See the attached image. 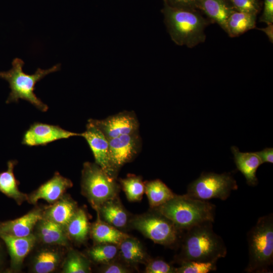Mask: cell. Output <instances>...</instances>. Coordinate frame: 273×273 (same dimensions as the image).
I'll return each instance as SVG.
<instances>
[{"instance_id":"obj_17","label":"cell","mask_w":273,"mask_h":273,"mask_svg":"<svg viewBox=\"0 0 273 273\" xmlns=\"http://www.w3.org/2000/svg\"><path fill=\"white\" fill-rule=\"evenodd\" d=\"M0 238L7 245L12 266L18 268L34 246L36 238L33 234L22 237L1 235Z\"/></svg>"},{"instance_id":"obj_8","label":"cell","mask_w":273,"mask_h":273,"mask_svg":"<svg viewBox=\"0 0 273 273\" xmlns=\"http://www.w3.org/2000/svg\"><path fill=\"white\" fill-rule=\"evenodd\" d=\"M238 188L237 181L231 172L218 174L203 172L188 185L186 194L205 201L212 199L225 200L232 191Z\"/></svg>"},{"instance_id":"obj_1","label":"cell","mask_w":273,"mask_h":273,"mask_svg":"<svg viewBox=\"0 0 273 273\" xmlns=\"http://www.w3.org/2000/svg\"><path fill=\"white\" fill-rule=\"evenodd\" d=\"M213 222L206 221L194 226L184 236L175 261H217L225 257L227 249L222 239L213 230Z\"/></svg>"},{"instance_id":"obj_27","label":"cell","mask_w":273,"mask_h":273,"mask_svg":"<svg viewBox=\"0 0 273 273\" xmlns=\"http://www.w3.org/2000/svg\"><path fill=\"white\" fill-rule=\"evenodd\" d=\"M60 261V255L57 251L44 250L39 252L35 256L33 270L36 273H49L54 271Z\"/></svg>"},{"instance_id":"obj_23","label":"cell","mask_w":273,"mask_h":273,"mask_svg":"<svg viewBox=\"0 0 273 273\" xmlns=\"http://www.w3.org/2000/svg\"><path fill=\"white\" fill-rule=\"evenodd\" d=\"M17 163L16 160L9 161L7 170L0 172V192L20 204L27 200L28 196L18 189V181L14 173V167Z\"/></svg>"},{"instance_id":"obj_9","label":"cell","mask_w":273,"mask_h":273,"mask_svg":"<svg viewBox=\"0 0 273 273\" xmlns=\"http://www.w3.org/2000/svg\"><path fill=\"white\" fill-rule=\"evenodd\" d=\"M108 143L110 162L117 173L121 167L136 157L142 146L139 131L110 139Z\"/></svg>"},{"instance_id":"obj_24","label":"cell","mask_w":273,"mask_h":273,"mask_svg":"<svg viewBox=\"0 0 273 273\" xmlns=\"http://www.w3.org/2000/svg\"><path fill=\"white\" fill-rule=\"evenodd\" d=\"M256 15L234 11L229 17L225 32L231 37L238 36L255 28Z\"/></svg>"},{"instance_id":"obj_10","label":"cell","mask_w":273,"mask_h":273,"mask_svg":"<svg viewBox=\"0 0 273 273\" xmlns=\"http://www.w3.org/2000/svg\"><path fill=\"white\" fill-rule=\"evenodd\" d=\"M88 121L99 129L108 140L139 131V123L132 111H125L104 119H90Z\"/></svg>"},{"instance_id":"obj_28","label":"cell","mask_w":273,"mask_h":273,"mask_svg":"<svg viewBox=\"0 0 273 273\" xmlns=\"http://www.w3.org/2000/svg\"><path fill=\"white\" fill-rule=\"evenodd\" d=\"M121 187L130 202L141 201L145 193V182L140 176L128 174L119 180Z\"/></svg>"},{"instance_id":"obj_36","label":"cell","mask_w":273,"mask_h":273,"mask_svg":"<svg viewBox=\"0 0 273 273\" xmlns=\"http://www.w3.org/2000/svg\"><path fill=\"white\" fill-rule=\"evenodd\" d=\"M263 10L260 21L267 24L273 23V0H264Z\"/></svg>"},{"instance_id":"obj_2","label":"cell","mask_w":273,"mask_h":273,"mask_svg":"<svg viewBox=\"0 0 273 273\" xmlns=\"http://www.w3.org/2000/svg\"><path fill=\"white\" fill-rule=\"evenodd\" d=\"M163 3L164 23L175 44L192 48L205 41L208 21L196 10L176 8Z\"/></svg>"},{"instance_id":"obj_14","label":"cell","mask_w":273,"mask_h":273,"mask_svg":"<svg viewBox=\"0 0 273 273\" xmlns=\"http://www.w3.org/2000/svg\"><path fill=\"white\" fill-rule=\"evenodd\" d=\"M40 209L32 210L24 215L14 220L0 223V236L8 235L22 237L31 234V232L42 218Z\"/></svg>"},{"instance_id":"obj_5","label":"cell","mask_w":273,"mask_h":273,"mask_svg":"<svg viewBox=\"0 0 273 273\" xmlns=\"http://www.w3.org/2000/svg\"><path fill=\"white\" fill-rule=\"evenodd\" d=\"M249 261L245 271L248 273L271 272L273 264V215L259 217L247 233Z\"/></svg>"},{"instance_id":"obj_38","label":"cell","mask_w":273,"mask_h":273,"mask_svg":"<svg viewBox=\"0 0 273 273\" xmlns=\"http://www.w3.org/2000/svg\"><path fill=\"white\" fill-rule=\"evenodd\" d=\"M258 30L263 31L268 38L269 41L273 42V25L272 24H267L266 27L261 28H258Z\"/></svg>"},{"instance_id":"obj_7","label":"cell","mask_w":273,"mask_h":273,"mask_svg":"<svg viewBox=\"0 0 273 273\" xmlns=\"http://www.w3.org/2000/svg\"><path fill=\"white\" fill-rule=\"evenodd\" d=\"M152 211L131 217L129 225L155 243L173 246L178 241L181 231L158 211Z\"/></svg>"},{"instance_id":"obj_29","label":"cell","mask_w":273,"mask_h":273,"mask_svg":"<svg viewBox=\"0 0 273 273\" xmlns=\"http://www.w3.org/2000/svg\"><path fill=\"white\" fill-rule=\"evenodd\" d=\"M90 258L98 263L105 264L118 256V246L113 244L97 243L88 251Z\"/></svg>"},{"instance_id":"obj_25","label":"cell","mask_w":273,"mask_h":273,"mask_svg":"<svg viewBox=\"0 0 273 273\" xmlns=\"http://www.w3.org/2000/svg\"><path fill=\"white\" fill-rule=\"evenodd\" d=\"M145 193L151 208H156L165 204L176 195L159 179L145 182Z\"/></svg>"},{"instance_id":"obj_32","label":"cell","mask_w":273,"mask_h":273,"mask_svg":"<svg viewBox=\"0 0 273 273\" xmlns=\"http://www.w3.org/2000/svg\"><path fill=\"white\" fill-rule=\"evenodd\" d=\"M236 11L257 15L260 10L259 0H228Z\"/></svg>"},{"instance_id":"obj_4","label":"cell","mask_w":273,"mask_h":273,"mask_svg":"<svg viewBox=\"0 0 273 273\" xmlns=\"http://www.w3.org/2000/svg\"><path fill=\"white\" fill-rule=\"evenodd\" d=\"M24 62L20 58H15L12 62V68L7 71H0V78L9 84L11 92L6 103H17L23 100L30 103L36 108L45 112L49 107L34 93L35 85L47 75L58 71L61 64H57L50 68L42 69L38 68L34 73L28 74L24 72Z\"/></svg>"},{"instance_id":"obj_15","label":"cell","mask_w":273,"mask_h":273,"mask_svg":"<svg viewBox=\"0 0 273 273\" xmlns=\"http://www.w3.org/2000/svg\"><path fill=\"white\" fill-rule=\"evenodd\" d=\"M96 211L103 221L119 230L129 225L131 218L118 197L105 202Z\"/></svg>"},{"instance_id":"obj_33","label":"cell","mask_w":273,"mask_h":273,"mask_svg":"<svg viewBox=\"0 0 273 273\" xmlns=\"http://www.w3.org/2000/svg\"><path fill=\"white\" fill-rule=\"evenodd\" d=\"M146 273H175V267L161 259H150L146 263Z\"/></svg>"},{"instance_id":"obj_12","label":"cell","mask_w":273,"mask_h":273,"mask_svg":"<svg viewBox=\"0 0 273 273\" xmlns=\"http://www.w3.org/2000/svg\"><path fill=\"white\" fill-rule=\"evenodd\" d=\"M88 143L95 158V163L110 176L115 178L117 173L113 169L109 158L108 140L95 125L87 122L86 130L81 133Z\"/></svg>"},{"instance_id":"obj_22","label":"cell","mask_w":273,"mask_h":273,"mask_svg":"<svg viewBox=\"0 0 273 273\" xmlns=\"http://www.w3.org/2000/svg\"><path fill=\"white\" fill-rule=\"evenodd\" d=\"M118 255L127 264L147 263L148 255L141 242L129 236L118 245Z\"/></svg>"},{"instance_id":"obj_31","label":"cell","mask_w":273,"mask_h":273,"mask_svg":"<svg viewBox=\"0 0 273 273\" xmlns=\"http://www.w3.org/2000/svg\"><path fill=\"white\" fill-rule=\"evenodd\" d=\"M217 261H187L175 267V273H208L216 270Z\"/></svg>"},{"instance_id":"obj_3","label":"cell","mask_w":273,"mask_h":273,"mask_svg":"<svg viewBox=\"0 0 273 273\" xmlns=\"http://www.w3.org/2000/svg\"><path fill=\"white\" fill-rule=\"evenodd\" d=\"M215 205L187 194L175 196L154 209L170 219L180 231L206 222H214Z\"/></svg>"},{"instance_id":"obj_26","label":"cell","mask_w":273,"mask_h":273,"mask_svg":"<svg viewBox=\"0 0 273 273\" xmlns=\"http://www.w3.org/2000/svg\"><path fill=\"white\" fill-rule=\"evenodd\" d=\"M65 229L68 237L74 241L78 243L85 241L90 232V227L85 211L78 208Z\"/></svg>"},{"instance_id":"obj_35","label":"cell","mask_w":273,"mask_h":273,"mask_svg":"<svg viewBox=\"0 0 273 273\" xmlns=\"http://www.w3.org/2000/svg\"><path fill=\"white\" fill-rule=\"evenodd\" d=\"M169 6L179 9L196 10L198 0H163Z\"/></svg>"},{"instance_id":"obj_19","label":"cell","mask_w":273,"mask_h":273,"mask_svg":"<svg viewBox=\"0 0 273 273\" xmlns=\"http://www.w3.org/2000/svg\"><path fill=\"white\" fill-rule=\"evenodd\" d=\"M77 209L74 201L63 196L42 212V217L65 228Z\"/></svg>"},{"instance_id":"obj_20","label":"cell","mask_w":273,"mask_h":273,"mask_svg":"<svg viewBox=\"0 0 273 273\" xmlns=\"http://www.w3.org/2000/svg\"><path fill=\"white\" fill-rule=\"evenodd\" d=\"M36 225L37 235L43 243L62 246L68 244V237L64 226L43 217Z\"/></svg>"},{"instance_id":"obj_6","label":"cell","mask_w":273,"mask_h":273,"mask_svg":"<svg viewBox=\"0 0 273 273\" xmlns=\"http://www.w3.org/2000/svg\"><path fill=\"white\" fill-rule=\"evenodd\" d=\"M81 191L97 210L106 201L118 197L119 186L96 163L86 162L82 170Z\"/></svg>"},{"instance_id":"obj_34","label":"cell","mask_w":273,"mask_h":273,"mask_svg":"<svg viewBox=\"0 0 273 273\" xmlns=\"http://www.w3.org/2000/svg\"><path fill=\"white\" fill-rule=\"evenodd\" d=\"M100 272L104 273H129L132 272L128 264L116 262L115 260L103 264Z\"/></svg>"},{"instance_id":"obj_11","label":"cell","mask_w":273,"mask_h":273,"mask_svg":"<svg viewBox=\"0 0 273 273\" xmlns=\"http://www.w3.org/2000/svg\"><path fill=\"white\" fill-rule=\"evenodd\" d=\"M74 136H81V133L65 130L58 125L34 122L25 132L22 143L27 146H46L61 139Z\"/></svg>"},{"instance_id":"obj_13","label":"cell","mask_w":273,"mask_h":273,"mask_svg":"<svg viewBox=\"0 0 273 273\" xmlns=\"http://www.w3.org/2000/svg\"><path fill=\"white\" fill-rule=\"evenodd\" d=\"M72 186V183L69 179L56 172L51 179L28 196L27 200L32 204L36 203L39 199L53 204L62 198L65 192Z\"/></svg>"},{"instance_id":"obj_18","label":"cell","mask_w":273,"mask_h":273,"mask_svg":"<svg viewBox=\"0 0 273 273\" xmlns=\"http://www.w3.org/2000/svg\"><path fill=\"white\" fill-rule=\"evenodd\" d=\"M197 9L225 31L228 19L235 11L228 0H198Z\"/></svg>"},{"instance_id":"obj_30","label":"cell","mask_w":273,"mask_h":273,"mask_svg":"<svg viewBox=\"0 0 273 273\" xmlns=\"http://www.w3.org/2000/svg\"><path fill=\"white\" fill-rule=\"evenodd\" d=\"M90 271V262L83 254L76 250H70L64 261L63 272L65 273H87Z\"/></svg>"},{"instance_id":"obj_37","label":"cell","mask_w":273,"mask_h":273,"mask_svg":"<svg viewBox=\"0 0 273 273\" xmlns=\"http://www.w3.org/2000/svg\"><path fill=\"white\" fill-rule=\"evenodd\" d=\"M260 158L262 163H273V148H266L263 150L255 152Z\"/></svg>"},{"instance_id":"obj_16","label":"cell","mask_w":273,"mask_h":273,"mask_svg":"<svg viewBox=\"0 0 273 273\" xmlns=\"http://www.w3.org/2000/svg\"><path fill=\"white\" fill-rule=\"evenodd\" d=\"M231 151L237 168L245 177L247 185L256 186L258 183L256 171L262 164L259 156L255 152H241L236 146L232 147Z\"/></svg>"},{"instance_id":"obj_21","label":"cell","mask_w":273,"mask_h":273,"mask_svg":"<svg viewBox=\"0 0 273 273\" xmlns=\"http://www.w3.org/2000/svg\"><path fill=\"white\" fill-rule=\"evenodd\" d=\"M92 238L97 243L119 245L129 235L103 221L98 216L90 229Z\"/></svg>"}]
</instances>
